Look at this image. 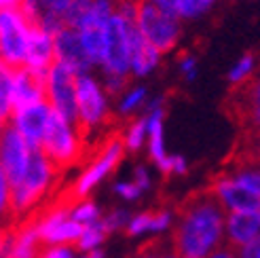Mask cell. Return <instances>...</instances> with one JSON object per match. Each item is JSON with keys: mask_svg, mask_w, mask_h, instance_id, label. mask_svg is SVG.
Masks as SVG:
<instances>
[{"mask_svg": "<svg viewBox=\"0 0 260 258\" xmlns=\"http://www.w3.org/2000/svg\"><path fill=\"white\" fill-rule=\"evenodd\" d=\"M81 258H89V256H81Z\"/></svg>", "mask_w": 260, "mask_h": 258, "instance_id": "46", "label": "cell"}, {"mask_svg": "<svg viewBox=\"0 0 260 258\" xmlns=\"http://www.w3.org/2000/svg\"><path fill=\"white\" fill-rule=\"evenodd\" d=\"M176 7V15L184 21V19H197L203 13L212 9L210 0H174Z\"/></svg>", "mask_w": 260, "mask_h": 258, "instance_id": "27", "label": "cell"}, {"mask_svg": "<svg viewBox=\"0 0 260 258\" xmlns=\"http://www.w3.org/2000/svg\"><path fill=\"white\" fill-rule=\"evenodd\" d=\"M254 163H260V127H254V144H252Z\"/></svg>", "mask_w": 260, "mask_h": 258, "instance_id": "41", "label": "cell"}, {"mask_svg": "<svg viewBox=\"0 0 260 258\" xmlns=\"http://www.w3.org/2000/svg\"><path fill=\"white\" fill-rule=\"evenodd\" d=\"M41 241L47 246H68V243H79L85 227L74 222L70 216V208L51 210L36 222Z\"/></svg>", "mask_w": 260, "mask_h": 258, "instance_id": "12", "label": "cell"}, {"mask_svg": "<svg viewBox=\"0 0 260 258\" xmlns=\"http://www.w3.org/2000/svg\"><path fill=\"white\" fill-rule=\"evenodd\" d=\"M51 112H53V108L49 106V102H41V104H34V106L13 112L9 119V125L15 127L17 132L30 142L32 148H41L49 119H51Z\"/></svg>", "mask_w": 260, "mask_h": 258, "instance_id": "13", "label": "cell"}, {"mask_svg": "<svg viewBox=\"0 0 260 258\" xmlns=\"http://www.w3.org/2000/svg\"><path fill=\"white\" fill-rule=\"evenodd\" d=\"M55 174V165L49 161V157L43 152V148H34L32 161L25 176L17 186H13V199H11V214L21 216L28 212L36 201L41 199L47 188L51 186V180Z\"/></svg>", "mask_w": 260, "mask_h": 258, "instance_id": "3", "label": "cell"}, {"mask_svg": "<svg viewBox=\"0 0 260 258\" xmlns=\"http://www.w3.org/2000/svg\"><path fill=\"white\" fill-rule=\"evenodd\" d=\"M32 23L19 11H0V55L11 68H23Z\"/></svg>", "mask_w": 260, "mask_h": 258, "instance_id": "6", "label": "cell"}, {"mask_svg": "<svg viewBox=\"0 0 260 258\" xmlns=\"http://www.w3.org/2000/svg\"><path fill=\"white\" fill-rule=\"evenodd\" d=\"M129 220H132V216L123 208H114L106 216H102V224L106 229V233H116V231H121V229H127Z\"/></svg>", "mask_w": 260, "mask_h": 258, "instance_id": "30", "label": "cell"}, {"mask_svg": "<svg viewBox=\"0 0 260 258\" xmlns=\"http://www.w3.org/2000/svg\"><path fill=\"white\" fill-rule=\"evenodd\" d=\"M146 100H148V91L144 87H132L119 98L116 108H119V114H132L142 106H146Z\"/></svg>", "mask_w": 260, "mask_h": 258, "instance_id": "23", "label": "cell"}, {"mask_svg": "<svg viewBox=\"0 0 260 258\" xmlns=\"http://www.w3.org/2000/svg\"><path fill=\"white\" fill-rule=\"evenodd\" d=\"M85 53L93 68H104L108 53V32L106 28H85L79 32Z\"/></svg>", "mask_w": 260, "mask_h": 258, "instance_id": "19", "label": "cell"}, {"mask_svg": "<svg viewBox=\"0 0 260 258\" xmlns=\"http://www.w3.org/2000/svg\"><path fill=\"white\" fill-rule=\"evenodd\" d=\"M144 119L148 127V157L154 163V167L170 176L174 174V154L167 152L165 148V136H163V119H165V108H163V98H157L146 104Z\"/></svg>", "mask_w": 260, "mask_h": 258, "instance_id": "10", "label": "cell"}, {"mask_svg": "<svg viewBox=\"0 0 260 258\" xmlns=\"http://www.w3.org/2000/svg\"><path fill=\"white\" fill-rule=\"evenodd\" d=\"M260 235L258 212H229L226 214V243L241 248Z\"/></svg>", "mask_w": 260, "mask_h": 258, "instance_id": "18", "label": "cell"}, {"mask_svg": "<svg viewBox=\"0 0 260 258\" xmlns=\"http://www.w3.org/2000/svg\"><path fill=\"white\" fill-rule=\"evenodd\" d=\"M226 210L212 190L197 192L180 208L174 250L180 258H207L226 239Z\"/></svg>", "mask_w": 260, "mask_h": 258, "instance_id": "1", "label": "cell"}, {"mask_svg": "<svg viewBox=\"0 0 260 258\" xmlns=\"http://www.w3.org/2000/svg\"><path fill=\"white\" fill-rule=\"evenodd\" d=\"M138 28H140L142 36L165 55V53H170L180 41L182 19L176 15H170V13H165L148 3H142L140 15H138Z\"/></svg>", "mask_w": 260, "mask_h": 258, "instance_id": "4", "label": "cell"}, {"mask_svg": "<svg viewBox=\"0 0 260 258\" xmlns=\"http://www.w3.org/2000/svg\"><path fill=\"white\" fill-rule=\"evenodd\" d=\"M129 76H121V74H112V72H104V79H102V87L108 95H123L125 93V87H127Z\"/></svg>", "mask_w": 260, "mask_h": 258, "instance_id": "31", "label": "cell"}, {"mask_svg": "<svg viewBox=\"0 0 260 258\" xmlns=\"http://www.w3.org/2000/svg\"><path fill=\"white\" fill-rule=\"evenodd\" d=\"M106 235H108V233H106V229H104L102 220H98V222H93V224L85 227L79 243H76V248H79L81 252H85V254L93 252V250H100V246L104 243V239H106Z\"/></svg>", "mask_w": 260, "mask_h": 258, "instance_id": "22", "label": "cell"}, {"mask_svg": "<svg viewBox=\"0 0 260 258\" xmlns=\"http://www.w3.org/2000/svg\"><path fill=\"white\" fill-rule=\"evenodd\" d=\"M21 5H23V0H0L3 11H19Z\"/></svg>", "mask_w": 260, "mask_h": 258, "instance_id": "42", "label": "cell"}, {"mask_svg": "<svg viewBox=\"0 0 260 258\" xmlns=\"http://www.w3.org/2000/svg\"><path fill=\"white\" fill-rule=\"evenodd\" d=\"M163 258H180V254H178L176 250H172V252H163Z\"/></svg>", "mask_w": 260, "mask_h": 258, "instance_id": "44", "label": "cell"}, {"mask_svg": "<svg viewBox=\"0 0 260 258\" xmlns=\"http://www.w3.org/2000/svg\"><path fill=\"white\" fill-rule=\"evenodd\" d=\"M154 229H157V212H142L132 216V220L127 224V235L140 237L146 233H154Z\"/></svg>", "mask_w": 260, "mask_h": 258, "instance_id": "28", "label": "cell"}, {"mask_svg": "<svg viewBox=\"0 0 260 258\" xmlns=\"http://www.w3.org/2000/svg\"><path fill=\"white\" fill-rule=\"evenodd\" d=\"M38 7H41L45 13H53V15H66V11L70 9L72 0H36Z\"/></svg>", "mask_w": 260, "mask_h": 258, "instance_id": "33", "label": "cell"}, {"mask_svg": "<svg viewBox=\"0 0 260 258\" xmlns=\"http://www.w3.org/2000/svg\"><path fill=\"white\" fill-rule=\"evenodd\" d=\"M258 218H260V210H258Z\"/></svg>", "mask_w": 260, "mask_h": 258, "instance_id": "47", "label": "cell"}, {"mask_svg": "<svg viewBox=\"0 0 260 258\" xmlns=\"http://www.w3.org/2000/svg\"><path fill=\"white\" fill-rule=\"evenodd\" d=\"M114 192L119 195L123 201H138L142 197V188L134 182H116L114 184Z\"/></svg>", "mask_w": 260, "mask_h": 258, "instance_id": "32", "label": "cell"}, {"mask_svg": "<svg viewBox=\"0 0 260 258\" xmlns=\"http://www.w3.org/2000/svg\"><path fill=\"white\" fill-rule=\"evenodd\" d=\"M34 148L13 125L3 127V140H0V174L7 176L11 186H17L25 176L32 161Z\"/></svg>", "mask_w": 260, "mask_h": 258, "instance_id": "8", "label": "cell"}, {"mask_svg": "<svg viewBox=\"0 0 260 258\" xmlns=\"http://www.w3.org/2000/svg\"><path fill=\"white\" fill-rule=\"evenodd\" d=\"M70 216H72L74 222H79V224H83V227H89V224L102 220V214H100L98 203L87 201V199L76 201L74 208H70Z\"/></svg>", "mask_w": 260, "mask_h": 258, "instance_id": "26", "label": "cell"}, {"mask_svg": "<svg viewBox=\"0 0 260 258\" xmlns=\"http://www.w3.org/2000/svg\"><path fill=\"white\" fill-rule=\"evenodd\" d=\"M55 59L66 63V66L79 76V74H89V70L93 68L91 61L85 53V47L81 43V34L74 28H63L55 36Z\"/></svg>", "mask_w": 260, "mask_h": 258, "instance_id": "16", "label": "cell"}, {"mask_svg": "<svg viewBox=\"0 0 260 258\" xmlns=\"http://www.w3.org/2000/svg\"><path fill=\"white\" fill-rule=\"evenodd\" d=\"M142 3H148L152 7H157L165 13H170V15H176V7H174V0H142ZM178 17V15H176Z\"/></svg>", "mask_w": 260, "mask_h": 258, "instance_id": "39", "label": "cell"}, {"mask_svg": "<svg viewBox=\"0 0 260 258\" xmlns=\"http://www.w3.org/2000/svg\"><path fill=\"white\" fill-rule=\"evenodd\" d=\"M53 63H55V38L49 32H45L41 25H32L28 55H25V68L47 79Z\"/></svg>", "mask_w": 260, "mask_h": 258, "instance_id": "15", "label": "cell"}, {"mask_svg": "<svg viewBox=\"0 0 260 258\" xmlns=\"http://www.w3.org/2000/svg\"><path fill=\"white\" fill-rule=\"evenodd\" d=\"M134 182L142 188V192H146L150 188V174L146 172L144 165H138L136 170H134Z\"/></svg>", "mask_w": 260, "mask_h": 258, "instance_id": "37", "label": "cell"}, {"mask_svg": "<svg viewBox=\"0 0 260 258\" xmlns=\"http://www.w3.org/2000/svg\"><path fill=\"white\" fill-rule=\"evenodd\" d=\"M210 190L222 203V208L226 212H258L260 210V199L254 197L248 188H243L233 174H224L216 178Z\"/></svg>", "mask_w": 260, "mask_h": 258, "instance_id": "14", "label": "cell"}, {"mask_svg": "<svg viewBox=\"0 0 260 258\" xmlns=\"http://www.w3.org/2000/svg\"><path fill=\"white\" fill-rule=\"evenodd\" d=\"M47 102L74 127H79V104H76V74L55 59L47 74Z\"/></svg>", "mask_w": 260, "mask_h": 258, "instance_id": "7", "label": "cell"}, {"mask_svg": "<svg viewBox=\"0 0 260 258\" xmlns=\"http://www.w3.org/2000/svg\"><path fill=\"white\" fill-rule=\"evenodd\" d=\"M178 66H180V74L184 76L186 81H194V76H197V57L194 55H182Z\"/></svg>", "mask_w": 260, "mask_h": 258, "instance_id": "34", "label": "cell"}, {"mask_svg": "<svg viewBox=\"0 0 260 258\" xmlns=\"http://www.w3.org/2000/svg\"><path fill=\"white\" fill-rule=\"evenodd\" d=\"M125 152V142L123 138H112L110 142H106V146L102 148V152L95 157V161L91 163L87 170L79 176V180H76L74 184V190L72 195L76 199H83L87 197L91 190H93L104 178H106L116 165H119L121 157Z\"/></svg>", "mask_w": 260, "mask_h": 258, "instance_id": "9", "label": "cell"}, {"mask_svg": "<svg viewBox=\"0 0 260 258\" xmlns=\"http://www.w3.org/2000/svg\"><path fill=\"white\" fill-rule=\"evenodd\" d=\"M233 176L243 188H248L254 197L260 199V163L241 165L237 172H233Z\"/></svg>", "mask_w": 260, "mask_h": 258, "instance_id": "24", "label": "cell"}, {"mask_svg": "<svg viewBox=\"0 0 260 258\" xmlns=\"http://www.w3.org/2000/svg\"><path fill=\"white\" fill-rule=\"evenodd\" d=\"M41 148L49 157V161L55 165V170L74 165L79 154L83 152V134L79 127H74L70 121H66L53 110Z\"/></svg>", "mask_w": 260, "mask_h": 258, "instance_id": "2", "label": "cell"}, {"mask_svg": "<svg viewBox=\"0 0 260 258\" xmlns=\"http://www.w3.org/2000/svg\"><path fill=\"white\" fill-rule=\"evenodd\" d=\"M207 258H239V252H237V248H233V246H220L216 252H212Z\"/></svg>", "mask_w": 260, "mask_h": 258, "instance_id": "38", "label": "cell"}, {"mask_svg": "<svg viewBox=\"0 0 260 258\" xmlns=\"http://www.w3.org/2000/svg\"><path fill=\"white\" fill-rule=\"evenodd\" d=\"M245 108H248V117L254 127H260V76L250 83L248 98H245Z\"/></svg>", "mask_w": 260, "mask_h": 258, "instance_id": "29", "label": "cell"}, {"mask_svg": "<svg viewBox=\"0 0 260 258\" xmlns=\"http://www.w3.org/2000/svg\"><path fill=\"white\" fill-rule=\"evenodd\" d=\"M210 3H212V5H214V3H218V0H210Z\"/></svg>", "mask_w": 260, "mask_h": 258, "instance_id": "45", "label": "cell"}, {"mask_svg": "<svg viewBox=\"0 0 260 258\" xmlns=\"http://www.w3.org/2000/svg\"><path fill=\"white\" fill-rule=\"evenodd\" d=\"M237 252H239V258H260V235L248 241L245 246L237 248Z\"/></svg>", "mask_w": 260, "mask_h": 258, "instance_id": "35", "label": "cell"}, {"mask_svg": "<svg viewBox=\"0 0 260 258\" xmlns=\"http://www.w3.org/2000/svg\"><path fill=\"white\" fill-rule=\"evenodd\" d=\"M136 258H163V252H161V248H159V246H154V243H150V246L142 248V250H140V254H138Z\"/></svg>", "mask_w": 260, "mask_h": 258, "instance_id": "40", "label": "cell"}, {"mask_svg": "<svg viewBox=\"0 0 260 258\" xmlns=\"http://www.w3.org/2000/svg\"><path fill=\"white\" fill-rule=\"evenodd\" d=\"M41 258H74V252L68 246H49L41 252Z\"/></svg>", "mask_w": 260, "mask_h": 258, "instance_id": "36", "label": "cell"}, {"mask_svg": "<svg viewBox=\"0 0 260 258\" xmlns=\"http://www.w3.org/2000/svg\"><path fill=\"white\" fill-rule=\"evenodd\" d=\"M87 256H89V258H104V252H102V250H93V252H89Z\"/></svg>", "mask_w": 260, "mask_h": 258, "instance_id": "43", "label": "cell"}, {"mask_svg": "<svg viewBox=\"0 0 260 258\" xmlns=\"http://www.w3.org/2000/svg\"><path fill=\"white\" fill-rule=\"evenodd\" d=\"M108 53L102 72H112L121 76H132V38H129V25L114 15L108 23Z\"/></svg>", "mask_w": 260, "mask_h": 258, "instance_id": "11", "label": "cell"}, {"mask_svg": "<svg viewBox=\"0 0 260 258\" xmlns=\"http://www.w3.org/2000/svg\"><path fill=\"white\" fill-rule=\"evenodd\" d=\"M41 235H38L36 224H25L15 233V246H13L11 258H41L38 246H41Z\"/></svg>", "mask_w": 260, "mask_h": 258, "instance_id": "20", "label": "cell"}, {"mask_svg": "<svg viewBox=\"0 0 260 258\" xmlns=\"http://www.w3.org/2000/svg\"><path fill=\"white\" fill-rule=\"evenodd\" d=\"M123 142H125V148L129 152H138L148 142V127H146L144 114H142L140 119H136L132 125L127 127V132L123 136Z\"/></svg>", "mask_w": 260, "mask_h": 258, "instance_id": "21", "label": "cell"}, {"mask_svg": "<svg viewBox=\"0 0 260 258\" xmlns=\"http://www.w3.org/2000/svg\"><path fill=\"white\" fill-rule=\"evenodd\" d=\"M125 23L129 25V38H132V76L144 79L152 70H157L163 53L142 36L138 23H129V21Z\"/></svg>", "mask_w": 260, "mask_h": 258, "instance_id": "17", "label": "cell"}, {"mask_svg": "<svg viewBox=\"0 0 260 258\" xmlns=\"http://www.w3.org/2000/svg\"><path fill=\"white\" fill-rule=\"evenodd\" d=\"M76 104H79V129L83 136L98 129L108 117L110 108L106 91L91 72L76 76Z\"/></svg>", "mask_w": 260, "mask_h": 258, "instance_id": "5", "label": "cell"}, {"mask_svg": "<svg viewBox=\"0 0 260 258\" xmlns=\"http://www.w3.org/2000/svg\"><path fill=\"white\" fill-rule=\"evenodd\" d=\"M254 72H256V57L252 55V53H248V55H243V57H239L237 59V63L231 68V72H229V83L231 85H245L248 83L252 76H254Z\"/></svg>", "mask_w": 260, "mask_h": 258, "instance_id": "25", "label": "cell"}]
</instances>
